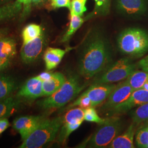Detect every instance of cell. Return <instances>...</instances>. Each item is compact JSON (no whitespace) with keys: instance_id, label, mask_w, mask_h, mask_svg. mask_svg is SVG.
Segmentation results:
<instances>
[{"instance_id":"cell-1","label":"cell","mask_w":148,"mask_h":148,"mask_svg":"<svg viewBox=\"0 0 148 148\" xmlns=\"http://www.w3.org/2000/svg\"><path fill=\"white\" fill-rule=\"evenodd\" d=\"M111 53L105 37L98 32L90 36L85 43L79 63V74L90 79L108 67L111 62Z\"/></svg>"},{"instance_id":"cell-2","label":"cell","mask_w":148,"mask_h":148,"mask_svg":"<svg viewBox=\"0 0 148 148\" xmlns=\"http://www.w3.org/2000/svg\"><path fill=\"white\" fill-rule=\"evenodd\" d=\"M63 125V117L44 119L37 128L23 140L20 148H38L53 141Z\"/></svg>"},{"instance_id":"cell-3","label":"cell","mask_w":148,"mask_h":148,"mask_svg":"<svg viewBox=\"0 0 148 148\" xmlns=\"http://www.w3.org/2000/svg\"><path fill=\"white\" fill-rule=\"evenodd\" d=\"M84 88L76 76H70L57 91L38 101V105L43 109L61 108L74 99Z\"/></svg>"},{"instance_id":"cell-4","label":"cell","mask_w":148,"mask_h":148,"mask_svg":"<svg viewBox=\"0 0 148 148\" xmlns=\"http://www.w3.org/2000/svg\"><path fill=\"white\" fill-rule=\"evenodd\" d=\"M117 44L122 53L140 57L148 51V34L140 29L129 28L120 34Z\"/></svg>"},{"instance_id":"cell-5","label":"cell","mask_w":148,"mask_h":148,"mask_svg":"<svg viewBox=\"0 0 148 148\" xmlns=\"http://www.w3.org/2000/svg\"><path fill=\"white\" fill-rule=\"evenodd\" d=\"M94 133L85 143L89 148L108 147L111 142L121 132L122 123L118 117L112 116L106 119V121L99 125Z\"/></svg>"},{"instance_id":"cell-6","label":"cell","mask_w":148,"mask_h":148,"mask_svg":"<svg viewBox=\"0 0 148 148\" xmlns=\"http://www.w3.org/2000/svg\"><path fill=\"white\" fill-rule=\"evenodd\" d=\"M136 66L128 58H122L111 64L95 79L93 84H108L127 78L136 70Z\"/></svg>"},{"instance_id":"cell-7","label":"cell","mask_w":148,"mask_h":148,"mask_svg":"<svg viewBox=\"0 0 148 148\" xmlns=\"http://www.w3.org/2000/svg\"><path fill=\"white\" fill-rule=\"evenodd\" d=\"M148 103V90L139 89L134 90L126 101L109 110V115L114 116L126 112L137 106Z\"/></svg>"},{"instance_id":"cell-8","label":"cell","mask_w":148,"mask_h":148,"mask_svg":"<svg viewBox=\"0 0 148 148\" xmlns=\"http://www.w3.org/2000/svg\"><path fill=\"white\" fill-rule=\"evenodd\" d=\"M134 90L126 80L116 85L106 99V103L102 106L101 110L109 111L114 107L126 101Z\"/></svg>"},{"instance_id":"cell-9","label":"cell","mask_w":148,"mask_h":148,"mask_svg":"<svg viewBox=\"0 0 148 148\" xmlns=\"http://www.w3.org/2000/svg\"><path fill=\"white\" fill-rule=\"evenodd\" d=\"M45 44V38L42 33L40 36L26 44L23 45L21 49V57L27 64L36 61L40 57Z\"/></svg>"},{"instance_id":"cell-10","label":"cell","mask_w":148,"mask_h":148,"mask_svg":"<svg viewBox=\"0 0 148 148\" xmlns=\"http://www.w3.org/2000/svg\"><path fill=\"white\" fill-rule=\"evenodd\" d=\"M40 116H23L14 119L13 128L19 133L23 140L25 139L44 120Z\"/></svg>"},{"instance_id":"cell-11","label":"cell","mask_w":148,"mask_h":148,"mask_svg":"<svg viewBox=\"0 0 148 148\" xmlns=\"http://www.w3.org/2000/svg\"><path fill=\"white\" fill-rule=\"evenodd\" d=\"M116 86L112 84H93L84 94L89 98L91 107H95L106 101Z\"/></svg>"},{"instance_id":"cell-12","label":"cell","mask_w":148,"mask_h":148,"mask_svg":"<svg viewBox=\"0 0 148 148\" xmlns=\"http://www.w3.org/2000/svg\"><path fill=\"white\" fill-rule=\"evenodd\" d=\"M18 96L30 99L42 97V81L37 76L28 79L19 90Z\"/></svg>"},{"instance_id":"cell-13","label":"cell","mask_w":148,"mask_h":148,"mask_svg":"<svg viewBox=\"0 0 148 148\" xmlns=\"http://www.w3.org/2000/svg\"><path fill=\"white\" fill-rule=\"evenodd\" d=\"M119 11L128 16H136L143 13L147 9L145 0H117Z\"/></svg>"},{"instance_id":"cell-14","label":"cell","mask_w":148,"mask_h":148,"mask_svg":"<svg viewBox=\"0 0 148 148\" xmlns=\"http://www.w3.org/2000/svg\"><path fill=\"white\" fill-rule=\"evenodd\" d=\"M136 125L134 123H132L125 132L117 136L108 146V148H134L133 139L136 131Z\"/></svg>"},{"instance_id":"cell-15","label":"cell","mask_w":148,"mask_h":148,"mask_svg":"<svg viewBox=\"0 0 148 148\" xmlns=\"http://www.w3.org/2000/svg\"><path fill=\"white\" fill-rule=\"evenodd\" d=\"M66 78L61 73H51L50 77L42 81L43 96H49L54 93L62 86L66 81Z\"/></svg>"},{"instance_id":"cell-16","label":"cell","mask_w":148,"mask_h":148,"mask_svg":"<svg viewBox=\"0 0 148 148\" xmlns=\"http://www.w3.org/2000/svg\"><path fill=\"white\" fill-rule=\"evenodd\" d=\"M23 5L19 0L0 7V24L14 19L21 13Z\"/></svg>"},{"instance_id":"cell-17","label":"cell","mask_w":148,"mask_h":148,"mask_svg":"<svg viewBox=\"0 0 148 148\" xmlns=\"http://www.w3.org/2000/svg\"><path fill=\"white\" fill-rule=\"evenodd\" d=\"M66 52V50L60 48L52 47L47 48L43 56V60L45 63L46 70L49 71L57 67Z\"/></svg>"},{"instance_id":"cell-18","label":"cell","mask_w":148,"mask_h":148,"mask_svg":"<svg viewBox=\"0 0 148 148\" xmlns=\"http://www.w3.org/2000/svg\"><path fill=\"white\" fill-rule=\"evenodd\" d=\"M18 88V83L13 77L0 74V99L11 96Z\"/></svg>"},{"instance_id":"cell-19","label":"cell","mask_w":148,"mask_h":148,"mask_svg":"<svg viewBox=\"0 0 148 148\" xmlns=\"http://www.w3.org/2000/svg\"><path fill=\"white\" fill-rule=\"evenodd\" d=\"M16 40L6 36L0 38V57L12 59L16 53Z\"/></svg>"},{"instance_id":"cell-20","label":"cell","mask_w":148,"mask_h":148,"mask_svg":"<svg viewBox=\"0 0 148 148\" xmlns=\"http://www.w3.org/2000/svg\"><path fill=\"white\" fill-rule=\"evenodd\" d=\"M20 104V99L12 95L0 99V119L11 115L19 107Z\"/></svg>"},{"instance_id":"cell-21","label":"cell","mask_w":148,"mask_h":148,"mask_svg":"<svg viewBox=\"0 0 148 148\" xmlns=\"http://www.w3.org/2000/svg\"><path fill=\"white\" fill-rule=\"evenodd\" d=\"M126 80L134 90L142 89L148 84V72L135 70Z\"/></svg>"},{"instance_id":"cell-22","label":"cell","mask_w":148,"mask_h":148,"mask_svg":"<svg viewBox=\"0 0 148 148\" xmlns=\"http://www.w3.org/2000/svg\"><path fill=\"white\" fill-rule=\"evenodd\" d=\"M42 33V30L40 25L36 24L27 25L23 29L21 32L23 45L26 44L40 36Z\"/></svg>"},{"instance_id":"cell-23","label":"cell","mask_w":148,"mask_h":148,"mask_svg":"<svg viewBox=\"0 0 148 148\" xmlns=\"http://www.w3.org/2000/svg\"><path fill=\"white\" fill-rule=\"evenodd\" d=\"M84 23V20L81 16L71 12V18L69 28L67 32L64 35L61 41L62 42H65L69 41L71 37L81 27Z\"/></svg>"},{"instance_id":"cell-24","label":"cell","mask_w":148,"mask_h":148,"mask_svg":"<svg viewBox=\"0 0 148 148\" xmlns=\"http://www.w3.org/2000/svg\"><path fill=\"white\" fill-rule=\"evenodd\" d=\"M84 121V109L75 108L70 109L63 117V123H81Z\"/></svg>"},{"instance_id":"cell-25","label":"cell","mask_w":148,"mask_h":148,"mask_svg":"<svg viewBox=\"0 0 148 148\" xmlns=\"http://www.w3.org/2000/svg\"><path fill=\"white\" fill-rule=\"evenodd\" d=\"M131 115L133 123L136 125L148 119V103L138 106L137 109L132 111Z\"/></svg>"},{"instance_id":"cell-26","label":"cell","mask_w":148,"mask_h":148,"mask_svg":"<svg viewBox=\"0 0 148 148\" xmlns=\"http://www.w3.org/2000/svg\"><path fill=\"white\" fill-rule=\"evenodd\" d=\"M95 10L90 14L87 16V19L93 16H106L110 11L111 0H95Z\"/></svg>"},{"instance_id":"cell-27","label":"cell","mask_w":148,"mask_h":148,"mask_svg":"<svg viewBox=\"0 0 148 148\" xmlns=\"http://www.w3.org/2000/svg\"><path fill=\"white\" fill-rule=\"evenodd\" d=\"M81 125V123H63L59 130V143L60 144L65 143L70 134L76 130Z\"/></svg>"},{"instance_id":"cell-28","label":"cell","mask_w":148,"mask_h":148,"mask_svg":"<svg viewBox=\"0 0 148 148\" xmlns=\"http://www.w3.org/2000/svg\"><path fill=\"white\" fill-rule=\"evenodd\" d=\"M106 119L101 118L98 115L94 107H89L84 109V120L99 123H103Z\"/></svg>"},{"instance_id":"cell-29","label":"cell","mask_w":148,"mask_h":148,"mask_svg":"<svg viewBox=\"0 0 148 148\" xmlns=\"http://www.w3.org/2000/svg\"><path fill=\"white\" fill-rule=\"evenodd\" d=\"M136 142L139 148H147L148 145V130L147 127L140 129L136 134Z\"/></svg>"},{"instance_id":"cell-30","label":"cell","mask_w":148,"mask_h":148,"mask_svg":"<svg viewBox=\"0 0 148 148\" xmlns=\"http://www.w3.org/2000/svg\"><path fill=\"white\" fill-rule=\"evenodd\" d=\"M87 0H72L71 2L70 12L81 16L86 11V3Z\"/></svg>"},{"instance_id":"cell-31","label":"cell","mask_w":148,"mask_h":148,"mask_svg":"<svg viewBox=\"0 0 148 148\" xmlns=\"http://www.w3.org/2000/svg\"><path fill=\"white\" fill-rule=\"evenodd\" d=\"M46 0H22L21 1L23 7L22 10L21 19L25 18L30 11L32 5H37Z\"/></svg>"},{"instance_id":"cell-32","label":"cell","mask_w":148,"mask_h":148,"mask_svg":"<svg viewBox=\"0 0 148 148\" xmlns=\"http://www.w3.org/2000/svg\"><path fill=\"white\" fill-rule=\"evenodd\" d=\"M74 106H79L80 108L85 109L87 108L91 107V102L89 98L82 93L76 101H75L73 104L69 106L68 108H73Z\"/></svg>"},{"instance_id":"cell-33","label":"cell","mask_w":148,"mask_h":148,"mask_svg":"<svg viewBox=\"0 0 148 148\" xmlns=\"http://www.w3.org/2000/svg\"><path fill=\"white\" fill-rule=\"evenodd\" d=\"M51 6L53 8H59L61 7H67L71 10L70 0H51Z\"/></svg>"},{"instance_id":"cell-34","label":"cell","mask_w":148,"mask_h":148,"mask_svg":"<svg viewBox=\"0 0 148 148\" xmlns=\"http://www.w3.org/2000/svg\"><path fill=\"white\" fill-rule=\"evenodd\" d=\"M10 126V122L7 117L0 119V135L2 134Z\"/></svg>"},{"instance_id":"cell-35","label":"cell","mask_w":148,"mask_h":148,"mask_svg":"<svg viewBox=\"0 0 148 148\" xmlns=\"http://www.w3.org/2000/svg\"><path fill=\"white\" fill-rule=\"evenodd\" d=\"M12 59L2 58L0 57V73L8 68L11 63Z\"/></svg>"},{"instance_id":"cell-36","label":"cell","mask_w":148,"mask_h":148,"mask_svg":"<svg viewBox=\"0 0 148 148\" xmlns=\"http://www.w3.org/2000/svg\"><path fill=\"white\" fill-rule=\"evenodd\" d=\"M139 66L144 71L148 72V56L141 60L139 62Z\"/></svg>"},{"instance_id":"cell-37","label":"cell","mask_w":148,"mask_h":148,"mask_svg":"<svg viewBox=\"0 0 148 148\" xmlns=\"http://www.w3.org/2000/svg\"><path fill=\"white\" fill-rule=\"evenodd\" d=\"M8 30L7 28L0 29V38L6 36L8 34Z\"/></svg>"},{"instance_id":"cell-38","label":"cell","mask_w":148,"mask_h":148,"mask_svg":"<svg viewBox=\"0 0 148 148\" xmlns=\"http://www.w3.org/2000/svg\"><path fill=\"white\" fill-rule=\"evenodd\" d=\"M13 1V0H0V7L7 4Z\"/></svg>"},{"instance_id":"cell-39","label":"cell","mask_w":148,"mask_h":148,"mask_svg":"<svg viewBox=\"0 0 148 148\" xmlns=\"http://www.w3.org/2000/svg\"><path fill=\"white\" fill-rule=\"evenodd\" d=\"M146 122H147V123H148V119L147 120V121H146Z\"/></svg>"},{"instance_id":"cell-40","label":"cell","mask_w":148,"mask_h":148,"mask_svg":"<svg viewBox=\"0 0 148 148\" xmlns=\"http://www.w3.org/2000/svg\"><path fill=\"white\" fill-rule=\"evenodd\" d=\"M19 1H21H21H22V0H19Z\"/></svg>"}]
</instances>
